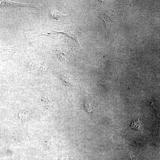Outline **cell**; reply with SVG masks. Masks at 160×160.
Here are the masks:
<instances>
[{
	"label": "cell",
	"mask_w": 160,
	"mask_h": 160,
	"mask_svg": "<svg viewBox=\"0 0 160 160\" xmlns=\"http://www.w3.org/2000/svg\"><path fill=\"white\" fill-rule=\"evenodd\" d=\"M31 7L40 9L41 6L39 3L33 4H27L17 3L8 1H0V8L2 7Z\"/></svg>",
	"instance_id": "cell-1"
},
{
	"label": "cell",
	"mask_w": 160,
	"mask_h": 160,
	"mask_svg": "<svg viewBox=\"0 0 160 160\" xmlns=\"http://www.w3.org/2000/svg\"><path fill=\"white\" fill-rule=\"evenodd\" d=\"M70 28H67V29L63 31L57 32L55 31H53V32H54L55 33H59V34H60H60H64V35L68 37H69L73 39V40H74L75 41L77 42V43L78 44L79 46L81 48L79 42H78V39H77L75 35H74V34H72V32L70 30Z\"/></svg>",
	"instance_id": "cell-2"
},
{
	"label": "cell",
	"mask_w": 160,
	"mask_h": 160,
	"mask_svg": "<svg viewBox=\"0 0 160 160\" xmlns=\"http://www.w3.org/2000/svg\"><path fill=\"white\" fill-rule=\"evenodd\" d=\"M61 78L64 83L67 85H71V83L72 82L73 79V76L66 73L63 74Z\"/></svg>",
	"instance_id": "cell-3"
},
{
	"label": "cell",
	"mask_w": 160,
	"mask_h": 160,
	"mask_svg": "<svg viewBox=\"0 0 160 160\" xmlns=\"http://www.w3.org/2000/svg\"><path fill=\"white\" fill-rule=\"evenodd\" d=\"M66 16V15H62L57 11L52 12L50 14V16L51 18L55 19L57 20H59L61 17H63Z\"/></svg>",
	"instance_id": "cell-4"
},
{
	"label": "cell",
	"mask_w": 160,
	"mask_h": 160,
	"mask_svg": "<svg viewBox=\"0 0 160 160\" xmlns=\"http://www.w3.org/2000/svg\"><path fill=\"white\" fill-rule=\"evenodd\" d=\"M141 122L138 119L136 121H133V123H132L131 128H132L136 130H138L140 127V124Z\"/></svg>",
	"instance_id": "cell-5"
},
{
	"label": "cell",
	"mask_w": 160,
	"mask_h": 160,
	"mask_svg": "<svg viewBox=\"0 0 160 160\" xmlns=\"http://www.w3.org/2000/svg\"><path fill=\"white\" fill-rule=\"evenodd\" d=\"M59 58L60 60L64 61H67L68 60V57L63 53H60L59 54Z\"/></svg>",
	"instance_id": "cell-6"
},
{
	"label": "cell",
	"mask_w": 160,
	"mask_h": 160,
	"mask_svg": "<svg viewBox=\"0 0 160 160\" xmlns=\"http://www.w3.org/2000/svg\"><path fill=\"white\" fill-rule=\"evenodd\" d=\"M48 66L49 64L48 63L45 62L44 63L42 66H41V70H40V72H45L47 69L48 68Z\"/></svg>",
	"instance_id": "cell-7"
}]
</instances>
